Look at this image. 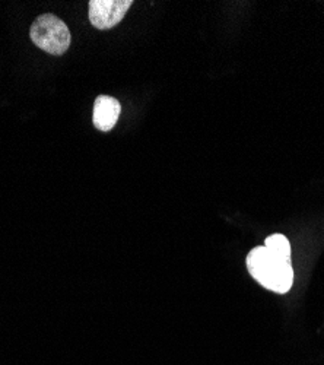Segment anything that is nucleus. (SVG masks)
I'll list each match as a JSON object with an SVG mask.
<instances>
[{"label":"nucleus","mask_w":324,"mask_h":365,"mask_svg":"<svg viewBox=\"0 0 324 365\" xmlns=\"http://www.w3.org/2000/svg\"><path fill=\"white\" fill-rule=\"evenodd\" d=\"M250 275L263 287L276 294H286L293 284L291 260H285L264 246L254 247L247 256Z\"/></svg>","instance_id":"obj_1"},{"label":"nucleus","mask_w":324,"mask_h":365,"mask_svg":"<svg viewBox=\"0 0 324 365\" xmlns=\"http://www.w3.org/2000/svg\"><path fill=\"white\" fill-rule=\"evenodd\" d=\"M29 36L37 47L53 56L65 54L72 40L68 25L51 14L38 16L29 29Z\"/></svg>","instance_id":"obj_2"},{"label":"nucleus","mask_w":324,"mask_h":365,"mask_svg":"<svg viewBox=\"0 0 324 365\" xmlns=\"http://www.w3.org/2000/svg\"><path fill=\"white\" fill-rule=\"evenodd\" d=\"M132 5V0H91L90 21L98 29L114 28L122 22Z\"/></svg>","instance_id":"obj_3"},{"label":"nucleus","mask_w":324,"mask_h":365,"mask_svg":"<svg viewBox=\"0 0 324 365\" xmlns=\"http://www.w3.org/2000/svg\"><path fill=\"white\" fill-rule=\"evenodd\" d=\"M120 113L122 106L119 101L108 96H100L94 103V126L101 132H110L115 126Z\"/></svg>","instance_id":"obj_4"},{"label":"nucleus","mask_w":324,"mask_h":365,"mask_svg":"<svg viewBox=\"0 0 324 365\" xmlns=\"http://www.w3.org/2000/svg\"><path fill=\"white\" fill-rule=\"evenodd\" d=\"M264 247H266L269 252H272L273 255L285 259V260H291V245L285 235L282 234H272L264 241Z\"/></svg>","instance_id":"obj_5"}]
</instances>
